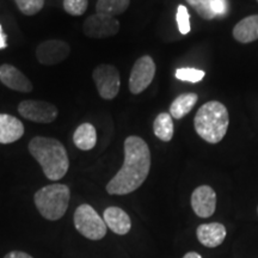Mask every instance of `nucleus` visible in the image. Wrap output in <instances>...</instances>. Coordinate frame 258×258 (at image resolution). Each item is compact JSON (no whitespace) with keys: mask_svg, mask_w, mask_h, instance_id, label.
Returning a JSON list of instances; mask_svg holds the SVG:
<instances>
[{"mask_svg":"<svg viewBox=\"0 0 258 258\" xmlns=\"http://www.w3.org/2000/svg\"><path fill=\"white\" fill-rule=\"evenodd\" d=\"M151 169V152L146 141L139 137H128L124 140L123 165L110 182L106 191L110 195H127L140 188Z\"/></svg>","mask_w":258,"mask_h":258,"instance_id":"obj_1","label":"nucleus"},{"mask_svg":"<svg viewBox=\"0 0 258 258\" xmlns=\"http://www.w3.org/2000/svg\"><path fill=\"white\" fill-rule=\"evenodd\" d=\"M29 152L40 164L48 179L59 180L69 171L70 160L66 148L56 139L34 138L29 144Z\"/></svg>","mask_w":258,"mask_h":258,"instance_id":"obj_2","label":"nucleus"},{"mask_svg":"<svg viewBox=\"0 0 258 258\" xmlns=\"http://www.w3.org/2000/svg\"><path fill=\"white\" fill-rule=\"evenodd\" d=\"M230 117L227 108L218 101L205 103L194 118L196 133L209 144H218L227 133Z\"/></svg>","mask_w":258,"mask_h":258,"instance_id":"obj_3","label":"nucleus"},{"mask_svg":"<svg viewBox=\"0 0 258 258\" xmlns=\"http://www.w3.org/2000/svg\"><path fill=\"white\" fill-rule=\"evenodd\" d=\"M71 192L64 184L46 185L35 194L34 201L37 211L44 219L56 221L61 219L69 208Z\"/></svg>","mask_w":258,"mask_h":258,"instance_id":"obj_4","label":"nucleus"},{"mask_svg":"<svg viewBox=\"0 0 258 258\" xmlns=\"http://www.w3.org/2000/svg\"><path fill=\"white\" fill-rule=\"evenodd\" d=\"M74 226L77 231L85 238L91 240H99L106 234V225L98 213L90 205H82L74 213Z\"/></svg>","mask_w":258,"mask_h":258,"instance_id":"obj_5","label":"nucleus"},{"mask_svg":"<svg viewBox=\"0 0 258 258\" xmlns=\"http://www.w3.org/2000/svg\"><path fill=\"white\" fill-rule=\"evenodd\" d=\"M96 88L103 99H114L118 95L121 86L120 73L112 64L103 63L97 66L92 73Z\"/></svg>","mask_w":258,"mask_h":258,"instance_id":"obj_6","label":"nucleus"},{"mask_svg":"<svg viewBox=\"0 0 258 258\" xmlns=\"http://www.w3.org/2000/svg\"><path fill=\"white\" fill-rule=\"evenodd\" d=\"M156 76V63L151 56L145 55L135 61L129 77V90L133 95L144 92Z\"/></svg>","mask_w":258,"mask_h":258,"instance_id":"obj_7","label":"nucleus"},{"mask_svg":"<svg viewBox=\"0 0 258 258\" xmlns=\"http://www.w3.org/2000/svg\"><path fill=\"white\" fill-rule=\"evenodd\" d=\"M120 30V22L115 17L99 14L89 16L83 25V31L90 38H106L115 36Z\"/></svg>","mask_w":258,"mask_h":258,"instance_id":"obj_8","label":"nucleus"},{"mask_svg":"<svg viewBox=\"0 0 258 258\" xmlns=\"http://www.w3.org/2000/svg\"><path fill=\"white\" fill-rule=\"evenodd\" d=\"M22 117L36 123H51L59 115L56 106L44 101H23L18 105Z\"/></svg>","mask_w":258,"mask_h":258,"instance_id":"obj_9","label":"nucleus"},{"mask_svg":"<svg viewBox=\"0 0 258 258\" xmlns=\"http://www.w3.org/2000/svg\"><path fill=\"white\" fill-rule=\"evenodd\" d=\"M71 48L69 43L61 40H48L38 44L36 57L38 62L47 66H53L62 62L69 57Z\"/></svg>","mask_w":258,"mask_h":258,"instance_id":"obj_10","label":"nucleus"},{"mask_svg":"<svg viewBox=\"0 0 258 258\" xmlns=\"http://www.w3.org/2000/svg\"><path fill=\"white\" fill-rule=\"evenodd\" d=\"M191 207L200 218H209L217 208V194L209 185H201L194 190Z\"/></svg>","mask_w":258,"mask_h":258,"instance_id":"obj_11","label":"nucleus"},{"mask_svg":"<svg viewBox=\"0 0 258 258\" xmlns=\"http://www.w3.org/2000/svg\"><path fill=\"white\" fill-rule=\"evenodd\" d=\"M0 82L6 88L15 90L18 92H30L32 90V84L23 73L15 66L4 63L0 66Z\"/></svg>","mask_w":258,"mask_h":258,"instance_id":"obj_12","label":"nucleus"},{"mask_svg":"<svg viewBox=\"0 0 258 258\" xmlns=\"http://www.w3.org/2000/svg\"><path fill=\"white\" fill-rule=\"evenodd\" d=\"M198 239L206 247H217L222 244L226 238V227L219 222H211V224H202L196 231Z\"/></svg>","mask_w":258,"mask_h":258,"instance_id":"obj_13","label":"nucleus"},{"mask_svg":"<svg viewBox=\"0 0 258 258\" xmlns=\"http://www.w3.org/2000/svg\"><path fill=\"white\" fill-rule=\"evenodd\" d=\"M103 220H104L106 227L110 228L116 234L124 235L132 228V221L129 215L123 209L118 207L106 208L104 215H103Z\"/></svg>","mask_w":258,"mask_h":258,"instance_id":"obj_14","label":"nucleus"},{"mask_svg":"<svg viewBox=\"0 0 258 258\" xmlns=\"http://www.w3.org/2000/svg\"><path fill=\"white\" fill-rule=\"evenodd\" d=\"M24 125L15 116L0 114V144H12L23 137Z\"/></svg>","mask_w":258,"mask_h":258,"instance_id":"obj_15","label":"nucleus"},{"mask_svg":"<svg viewBox=\"0 0 258 258\" xmlns=\"http://www.w3.org/2000/svg\"><path fill=\"white\" fill-rule=\"evenodd\" d=\"M233 37L244 44L258 40V15L249 16L235 24Z\"/></svg>","mask_w":258,"mask_h":258,"instance_id":"obj_16","label":"nucleus"},{"mask_svg":"<svg viewBox=\"0 0 258 258\" xmlns=\"http://www.w3.org/2000/svg\"><path fill=\"white\" fill-rule=\"evenodd\" d=\"M73 143L79 150L90 151L97 144V132L91 123H83L73 134Z\"/></svg>","mask_w":258,"mask_h":258,"instance_id":"obj_17","label":"nucleus"},{"mask_svg":"<svg viewBox=\"0 0 258 258\" xmlns=\"http://www.w3.org/2000/svg\"><path fill=\"white\" fill-rule=\"evenodd\" d=\"M198 101L199 96L196 93H183V95L177 97L175 101L172 102V104L170 105V115L172 116V118L180 120L191 111V109L195 106Z\"/></svg>","mask_w":258,"mask_h":258,"instance_id":"obj_18","label":"nucleus"},{"mask_svg":"<svg viewBox=\"0 0 258 258\" xmlns=\"http://www.w3.org/2000/svg\"><path fill=\"white\" fill-rule=\"evenodd\" d=\"M173 129H175V125H173L172 116L169 112H161V114L157 116L156 120H154V135L161 141L167 143V141L172 140Z\"/></svg>","mask_w":258,"mask_h":258,"instance_id":"obj_19","label":"nucleus"},{"mask_svg":"<svg viewBox=\"0 0 258 258\" xmlns=\"http://www.w3.org/2000/svg\"><path fill=\"white\" fill-rule=\"evenodd\" d=\"M131 0H98L96 4V12L103 16H114L123 14L128 9Z\"/></svg>","mask_w":258,"mask_h":258,"instance_id":"obj_20","label":"nucleus"},{"mask_svg":"<svg viewBox=\"0 0 258 258\" xmlns=\"http://www.w3.org/2000/svg\"><path fill=\"white\" fill-rule=\"evenodd\" d=\"M191 8L198 12L199 16H201V18L206 19V21H211L217 17V15L214 14L212 9L211 0H185Z\"/></svg>","mask_w":258,"mask_h":258,"instance_id":"obj_21","label":"nucleus"},{"mask_svg":"<svg viewBox=\"0 0 258 258\" xmlns=\"http://www.w3.org/2000/svg\"><path fill=\"white\" fill-rule=\"evenodd\" d=\"M205 72L202 70L190 69V67H185V69H178L176 71L175 76L178 80L188 83H199L205 78Z\"/></svg>","mask_w":258,"mask_h":258,"instance_id":"obj_22","label":"nucleus"},{"mask_svg":"<svg viewBox=\"0 0 258 258\" xmlns=\"http://www.w3.org/2000/svg\"><path fill=\"white\" fill-rule=\"evenodd\" d=\"M19 11L25 16H34L44 6V0H15Z\"/></svg>","mask_w":258,"mask_h":258,"instance_id":"obj_23","label":"nucleus"},{"mask_svg":"<svg viewBox=\"0 0 258 258\" xmlns=\"http://www.w3.org/2000/svg\"><path fill=\"white\" fill-rule=\"evenodd\" d=\"M88 0H63V9L71 16H82L88 10Z\"/></svg>","mask_w":258,"mask_h":258,"instance_id":"obj_24","label":"nucleus"},{"mask_svg":"<svg viewBox=\"0 0 258 258\" xmlns=\"http://www.w3.org/2000/svg\"><path fill=\"white\" fill-rule=\"evenodd\" d=\"M176 21L178 25V30L182 35H186L190 32V18L188 9L184 5H179L177 8Z\"/></svg>","mask_w":258,"mask_h":258,"instance_id":"obj_25","label":"nucleus"},{"mask_svg":"<svg viewBox=\"0 0 258 258\" xmlns=\"http://www.w3.org/2000/svg\"><path fill=\"white\" fill-rule=\"evenodd\" d=\"M212 9L214 14L218 16H225L228 12V3L227 0H211Z\"/></svg>","mask_w":258,"mask_h":258,"instance_id":"obj_26","label":"nucleus"},{"mask_svg":"<svg viewBox=\"0 0 258 258\" xmlns=\"http://www.w3.org/2000/svg\"><path fill=\"white\" fill-rule=\"evenodd\" d=\"M4 258H34V257H31L30 254L25 252H22V251H12V252L6 254Z\"/></svg>","mask_w":258,"mask_h":258,"instance_id":"obj_27","label":"nucleus"},{"mask_svg":"<svg viewBox=\"0 0 258 258\" xmlns=\"http://www.w3.org/2000/svg\"><path fill=\"white\" fill-rule=\"evenodd\" d=\"M8 47V41H6V35L4 34L2 29V24H0V50L5 49Z\"/></svg>","mask_w":258,"mask_h":258,"instance_id":"obj_28","label":"nucleus"},{"mask_svg":"<svg viewBox=\"0 0 258 258\" xmlns=\"http://www.w3.org/2000/svg\"><path fill=\"white\" fill-rule=\"evenodd\" d=\"M183 258H202L198 252H188Z\"/></svg>","mask_w":258,"mask_h":258,"instance_id":"obj_29","label":"nucleus"},{"mask_svg":"<svg viewBox=\"0 0 258 258\" xmlns=\"http://www.w3.org/2000/svg\"><path fill=\"white\" fill-rule=\"evenodd\" d=\"M257 2H258V0H257Z\"/></svg>","mask_w":258,"mask_h":258,"instance_id":"obj_30","label":"nucleus"}]
</instances>
